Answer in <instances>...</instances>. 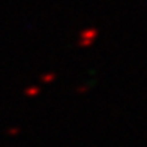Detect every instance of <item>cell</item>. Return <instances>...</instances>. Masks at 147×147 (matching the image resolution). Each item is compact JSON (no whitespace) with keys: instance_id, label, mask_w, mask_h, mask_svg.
I'll use <instances>...</instances> for the list:
<instances>
[{"instance_id":"1","label":"cell","mask_w":147,"mask_h":147,"mask_svg":"<svg viewBox=\"0 0 147 147\" xmlns=\"http://www.w3.org/2000/svg\"><path fill=\"white\" fill-rule=\"evenodd\" d=\"M96 36V30H86V32H83V35H81V38H87V41H86L83 45L84 47H87V45H90L92 44V41H93V38Z\"/></svg>"},{"instance_id":"2","label":"cell","mask_w":147,"mask_h":147,"mask_svg":"<svg viewBox=\"0 0 147 147\" xmlns=\"http://www.w3.org/2000/svg\"><path fill=\"white\" fill-rule=\"evenodd\" d=\"M36 92H38V89H27V95H36Z\"/></svg>"}]
</instances>
